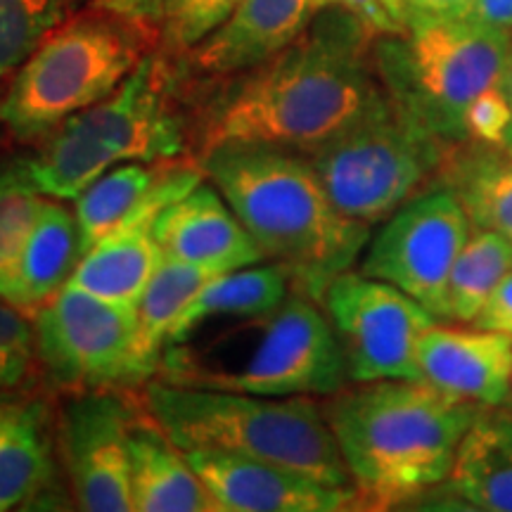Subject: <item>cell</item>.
Segmentation results:
<instances>
[{
	"instance_id": "obj_21",
	"label": "cell",
	"mask_w": 512,
	"mask_h": 512,
	"mask_svg": "<svg viewBox=\"0 0 512 512\" xmlns=\"http://www.w3.org/2000/svg\"><path fill=\"white\" fill-rule=\"evenodd\" d=\"M133 512H216L190 460L150 415L131 432Z\"/></svg>"
},
{
	"instance_id": "obj_7",
	"label": "cell",
	"mask_w": 512,
	"mask_h": 512,
	"mask_svg": "<svg viewBox=\"0 0 512 512\" xmlns=\"http://www.w3.org/2000/svg\"><path fill=\"white\" fill-rule=\"evenodd\" d=\"M510 36L470 17L413 19L403 34L375 38L377 72L403 117L458 145L467 107L501 83Z\"/></svg>"
},
{
	"instance_id": "obj_2",
	"label": "cell",
	"mask_w": 512,
	"mask_h": 512,
	"mask_svg": "<svg viewBox=\"0 0 512 512\" xmlns=\"http://www.w3.org/2000/svg\"><path fill=\"white\" fill-rule=\"evenodd\" d=\"M200 169L264 259L290 271L294 290L320 302L332 280L361 261L373 228L332 204L302 152L228 140L202 150Z\"/></svg>"
},
{
	"instance_id": "obj_35",
	"label": "cell",
	"mask_w": 512,
	"mask_h": 512,
	"mask_svg": "<svg viewBox=\"0 0 512 512\" xmlns=\"http://www.w3.org/2000/svg\"><path fill=\"white\" fill-rule=\"evenodd\" d=\"M470 19L484 24V27L512 34V0H475Z\"/></svg>"
},
{
	"instance_id": "obj_36",
	"label": "cell",
	"mask_w": 512,
	"mask_h": 512,
	"mask_svg": "<svg viewBox=\"0 0 512 512\" xmlns=\"http://www.w3.org/2000/svg\"><path fill=\"white\" fill-rule=\"evenodd\" d=\"M95 8H105L119 15L150 22L159 27V15H162V0H93Z\"/></svg>"
},
{
	"instance_id": "obj_30",
	"label": "cell",
	"mask_w": 512,
	"mask_h": 512,
	"mask_svg": "<svg viewBox=\"0 0 512 512\" xmlns=\"http://www.w3.org/2000/svg\"><path fill=\"white\" fill-rule=\"evenodd\" d=\"M41 200V195L24 185L17 159H3L0 162V275L5 273L12 256L22 245L24 235L36 219Z\"/></svg>"
},
{
	"instance_id": "obj_34",
	"label": "cell",
	"mask_w": 512,
	"mask_h": 512,
	"mask_svg": "<svg viewBox=\"0 0 512 512\" xmlns=\"http://www.w3.org/2000/svg\"><path fill=\"white\" fill-rule=\"evenodd\" d=\"M475 0H406L408 22L413 19L470 17Z\"/></svg>"
},
{
	"instance_id": "obj_25",
	"label": "cell",
	"mask_w": 512,
	"mask_h": 512,
	"mask_svg": "<svg viewBox=\"0 0 512 512\" xmlns=\"http://www.w3.org/2000/svg\"><path fill=\"white\" fill-rule=\"evenodd\" d=\"M216 271L204 266L185 264L176 259H162L157 271L152 273L145 292L136 304L140 354L152 377H157L159 361L169 344L171 332L181 320L192 299L216 278Z\"/></svg>"
},
{
	"instance_id": "obj_15",
	"label": "cell",
	"mask_w": 512,
	"mask_h": 512,
	"mask_svg": "<svg viewBox=\"0 0 512 512\" xmlns=\"http://www.w3.org/2000/svg\"><path fill=\"white\" fill-rule=\"evenodd\" d=\"M420 380L479 408L505 406L512 384V337L475 323L437 320L420 339Z\"/></svg>"
},
{
	"instance_id": "obj_13",
	"label": "cell",
	"mask_w": 512,
	"mask_h": 512,
	"mask_svg": "<svg viewBox=\"0 0 512 512\" xmlns=\"http://www.w3.org/2000/svg\"><path fill=\"white\" fill-rule=\"evenodd\" d=\"M140 413L117 389L76 392L60 415V451L76 505L133 512L131 432Z\"/></svg>"
},
{
	"instance_id": "obj_12",
	"label": "cell",
	"mask_w": 512,
	"mask_h": 512,
	"mask_svg": "<svg viewBox=\"0 0 512 512\" xmlns=\"http://www.w3.org/2000/svg\"><path fill=\"white\" fill-rule=\"evenodd\" d=\"M339 339L349 380H420V339L437 323L425 306L399 287L344 271L320 297Z\"/></svg>"
},
{
	"instance_id": "obj_10",
	"label": "cell",
	"mask_w": 512,
	"mask_h": 512,
	"mask_svg": "<svg viewBox=\"0 0 512 512\" xmlns=\"http://www.w3.org/2000/svg\"><path fill=\"white\" fill-rule=\"evenodd\" d=\"M38 366L67 392L140 387L152 380L140 354L136 306L67 285L34 316Z\"/></svg>"
},
{
	"instance_id": "obj_3",
	"label": "cell",
	"mask_w": 512,
	"mask_h": 512,
	"mask_svg": "<svg viewBox=\"0 0 512 512\" xmlns=\"http://www.w3.org/2000/svg\"><path fill=\"white\" fill-rule=\"evenodd\" d=\"M320 403L363 510L399 508L439 489L482 411L422 380L354 382Z\"/></svg>"
},
{
	"instance_id": "obj_8",
	"label": "cell",
	"mask_w": 512,
	"mask_h": 512,
	"mask_svg": "<svg viewBox=\"0 0 512 512\" xmlns=\"http://www.w3.org/2000/svg\"><path fill=\"white\" fill-rule=\"evenodd\" d=\"M451 147L387 100L306 157L332 204L373 228L418 192L437 185Z\"/></svg>"
},
{
	"instance_id": "obj_20",
	"label": "cell",
	"mask_w": 512,
	"mask_h": 512,
	"mask_svg": "<svg viewBox=\"0 0 512 512\" xmlns=\"http://www.w3.org/2000/svg\"><path fill=\"white\" fill-rule=\"evenodd\" d=\"M55 484V439L43 401L0 399V512L24 508Z\"/></svg>"
},
{
	"instance_id": "obj_19",
	"label": "cell",
	"mask_w": 512,
	"mask_h": 512,
	"mask_svg": "<svg viewBox=\"0 0 512 512\" xmlns=\"http://www.w3.org/2000/svg\"><path fill=\"white\" fill-rule=\"evenodd\" d=\"M505 406L482 408L460 439L444 489L463 510L512 512V408Z\"/></svg>"
},
{
	"instance_id": "obj_23",
	"label": "cell",
	"mask_w": 512,
	"mask_h": 512,
	"mask_svg": "<svg viewBox=\"0 0 512 512\" xmlns=\"http://www.w3.org/2000/svg\"><path fill=\"white\" fill-rule=\"evenodd\" d=\"M292 290L294 283L290 271L275 261H261V264L216 275L185 309L171 332L169 344L190 335L192 330L204 328V325L271 316L285 304Z\"/></svg>"
},
{
	"instance_id": "obj_1",
	"label": "cell",
	"mask_w": 512,
	"mask_h": 512,
	"mask_svg": "<svg viewBox=\"0 0 512 512\" xmlns=\"http://www.w3.org/2000/svg\"><path fill=\"white\" fill-rule=\"evenodd\" d=\"M375 34L328 5L292 46L252 72L209 114L202 150L264 143L311 155L389 100L375 62Z\"/></svg>"
},
{
	"instance_id": "obj_33",
	"label": "cell",
	"mask_w": 512,
	"mask_h": 512,
	"mask_svg": "<svg viewBox=\"0 0 512 512\" xmlns=\"http://www.w3.org/2000/svg\"><path fill=\"white\" fill-rule=\"evenodd\" d=\"M475 325L512 337V271L505 275L503 283L496 287V292L491 294L489 302L484 304Z\"/></svg>"
},
{
	"instance_id": "obj_9",
	"label": "cell",
	"mask_w": 512,
	"mask_h": 512,
	"mask_svg": "<svg viewBox=\"0 0 512 512\" xmlns=\"http://www.w3.org/2000/svg\"><path fill=\"white\" fill-rule=\"evenodd\" d=\"M247 354L197 370L176 384L256 396L337 394L349 380L339 339L318 299L292 290L278 311L242 320Z\"/></svg>"
},
{
	"instance_id": "obj_37",
	"label": "cell",
	"mask_w": 512,
	"mask_h": 512,
	"mask_svg": "<svg viewBox=\"0 0 512 512\" xmlns=\"http://www.w3.org/2000/svg\"><path fill=\"white\" fill-rule=\"evenodd\" d=\"M501 86L505 95H508L510 100V107H512V36H510V43H508V53H505V64H503V74H501ZM508 147L512 150V133H510V143Z\"/></svg>"
},
{
	"instance_id": "obj_31",
	"label": "cell",
	"mask_w": 512,
	"mask_h": 512,
	"mask_svg": "<svg viewBox=\"0 0 512 512\" xmlns=\"http://www.w3.org/2000/svg\"><path fill=\"white\" fill-rule=\"evenodd\" d=\"M512 133V107L501 83L486 88L465 112V143L508 147Z\"/></svg>"
},
{
	"instance_id": "obj_16",
	"label": "cell",
	"mask_w": 512,
	"mask_h": 512,
	"mask_svg": "<svg viewBox=\"0 0 512 512\" xmlns=\"http://www.w3.org/2000/svg\"><path fill=\"white\" fill-rule=\"evenodd\" d=\"M328 0H240L204 41L188 50V67L211 79H233L292 46L328 8Z\"/></svg>"
},
{
	"instance_id": "obj_5",
	"label": "cell",
	"mask_w": 512,
	"mask_h": 512,
	"mask_svg": "<svg viewBox=\"0 0 512 512\" xmlns=\"http://www.w3.org/2000/svg\"><path fill=\"white\" fill-rule=\"evenodd\" d=\"M169 93V69L152 50L117 91L64 119L38 140L34 155L17 159L24 185L74 202L112 166L176 159L185 143Z\"/></svg>"
},
{
	"instance_id": "obj_27",
	"label": "cell",
	"mask_w": 512,
	"mask_h": 512,
	"mask_svg": "<svg viewBox=\"0 0 512 512\" xmlns=\"http://www.w3.org/2000/svg\"><path fill=\"white\" fill-rule=\"evenodd\" d=\"M93 0H0V79L31 55L50 31Z\"/></svg>"
},
{
	"instance_id": "obj_29",
	"label": "cell",
	"mask_w": 512,
	"mask_h": 512,
	"mask_svg": "<svg viewBox=\"0 0 512 512\" xmlns=\"http://www.w3.org/2000/svg\"><path fill=\"white\" fill-rule=\"evenodd\" d=\"M36 363L34 318L0 299V399L19 392Z\"/></svg>"
},
{
	"instance_id": "obj_24",
	"label": "cell",
	"mask_w": 512,
	"mask_h": 512,
	"mask_svg": "<svg viewBox=\"0 0 512 512\" xmlns=\"http://www.w3.org/2000/svg\"><path fill=\"white\" fill-rule=\"evenodd\" d=\"M456 192L472 226L512 242V150L503 145L458 143L437 178Z\"/></svg>"
},
{
	"instance_id": "obj_26",
	"label": "cell",
	"mask_w": 512,
	"mask_h": 512,
	"mask_svg": "<svg viewBox=\"0 0 512 512\" xmlns=\"http://www.w3.org/2000/svg\"><path fill=\"white\" fill-rule=\"evenodd\" d=\"M510 271L512 242L494 230L472 226L448 278V320L475 323L484 304Z\"/></svg>"
},
{
	"instance_id": "obj_4",
	"label": "cell",
	"mask_w": 512,
	"mask_h": 512,
	"mask_svg": "<svg viewBox=\"0 0 512 512\" xmlns=\"http://www.w3.org/2000/svg\"><path fill=\"white\" fill-rule=\"evenodd\" d=\"M143 408L181 451H221L354 489L318 396H256L152 377Z\"/></svg>"
},
{
	"instance_id": "obj_32",
	"label": "cell",
	"mask_w": 512,
	"mask_h": 512,
	"mask_svg": "<svg viewBox=\"0 0 512 512\" xmlns=\"http://www.w3.org/2000/svg\"><path fill=\"white\" fill-rule=\"evenodd\" d=\"M363 22L375 36H396L408 27L406 0H328Z\"/></svg>"
},
{
	"instance_id": "obj_6",
	"label": "cell",
	"mask_w": 512,
	"mask_h": 512,
	"mask_svg": "<svg viewBox=\"0 0 512 512\" xmlns=\"http://www.w3.org/2000/svg\"><path fill=\"white\" fill-rule=\"evenodd\" d=\"M157 36V24L88 5L12 72L0 124L24 143L46 138L64 119L117 91L152 53Z\"/></svg>"
},
{
	"instance_id": "obj_18",
	"label": "cell",
	"mask_w": 512,
	"mask_h": 512,
	"mask_svg": "<svg viewBox=\"0 0 512 512\" xmlns=\"http://www.w3.org/2000/svg\"><path fill=\"white\" fill-rule=\"evenodd\" d=\"M83 256L81 230L67 202L43 197L34 223L0 275V299L34 313L69 285Z\"/></svg>"
},
{
	"instance_id": "obj_22",
	"label": "cell",
	"mask_w": 512,
	"mask_h": 512,
	"mask_svg": "<svg viewBox=\"0 0 512 512\" xmlns=\"http://www.w3.org/2000/svg\"><path fill=\"white\" fill-rule=\"evenodd\" d=\"M155 221L157 214H140L88 247L69 285L107 302L136 306L164 259L152 233Z\"/></svg>"
},
{
	"instance_id": "obj_28",
	"label": "cell",
	"mask_w": 512,
	"mask_h": 512,
	"mask_svg": "<svg viewBox=\"0 0 512 512\" xmlns=\"http://www.w3.org/2000/svg\"><path fill=\"white\" fill-rule=\"evenodd\" d=\"M240 0H162L159 36L176 53H188L235 10Z\"/></svg>"
},
{
	"instance_id": "obj_11",
	"label": "cell",
	"mask_w": 512,
	"mask_h": 512,
	"mask_svg": "<svg viewBox=\"0 0 512 512\" xmlns=\"http://www.w3.org/2000/svg\"><path fill=\"white\" fill-rule=\"evenodd\" d=\"M472 230L470 216L446 185L418 192L380 223L358 271L399 287L437 320H448V278Z\"/></svg>"
},
{
	"instance_id": "obj_14",
	"label": "cell",
	"mask_w": 512,
	"mask_h": 512,
	"mask_svg": "<svg viewBox=\"0 0 512 512\" xmlns=\"http://www.w3.org/2000/svg\"><path fill=\"white\" fill-rule=\"evenodd\" d=\"M214 498L216 512L363 510L356 489H337L290 467L221 451H183Z\"/></svg>"
},
{
	"instance_id": "obj_17",
	"label": "cell",
	"mask_w": 512,
	"mask_h": 512,
	"mask_svg": "<svg viewBox=\"0 0 512 512\" xmlns=\"http://www.w3.org/2000/svg\"><path fill=\"white\" fill-rule=\"evenodd\" d=\"M152 233L166 259L204 266L216 273L266 261L226 197L207 178L169 204L157 216Z\"/></svg>"
},
{
	"instance_id": "obj_38",
	"label": "cell",
	"mask_w": 512,
	"mask_h": 512,
	"mask_svg": "<svg viewBox=\"0 0 512 512\" xmlns=\"http://www.w3.org/2000/svg\"><path fill=\"white\" fill-rule=\"evenodd\" d=\"M510 403H512V384H510Z\"/></svg>"
}]
</instances>
